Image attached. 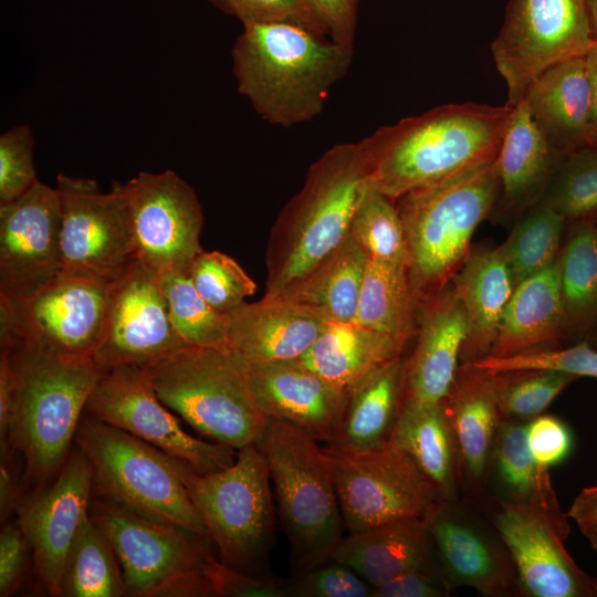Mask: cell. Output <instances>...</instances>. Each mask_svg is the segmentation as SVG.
Here are the masks:
<instances>
[{
  "instance_id": "22",
  "label": "cell",
  "mask_w": 597,
  "mask_h": 597,
  "mask_svg": "<svg viewBox=\"0 0 597 597\" xmlns=\"http://www.w3.org/2000/svg\"><path fill=\"white\" fill-rule=\"evenodd\" d=\"M417 342L405 360L402 404H439L448 392L468 334L464 308L451 284L419 305Z\"/></svg>"
},
{
  "instance_id": "24",
  "label": "cell",
  "mask_w": 597,
  "mask_h": 597,
  "mask_svg": "<svg viewBox=\"0 0 597 597\" xmlns=\"http://www.w3.org/2000/svg\"><path fill=\"white\" fill-rule=\"evenodd\" d=\"M451 504L442 503L425 519L447 576L484 596L506 595L517 580L511 556Z\"/></svg>"
},
{
  "instance_id": "16",
  "label": "cell",
  "mask_w": 597,
  "mask_h": 597,
  "mask_svg": "<svg viewBox=\"0 0 597 597\" xmlns=\"http://www.w3.org/2000/svg\"><path fill=\"white\" fill-rule=\"evenodd\" d=\"M134 238L135 259L163 273H187L202 251L203 214L192 189L174 170L140 171L122 184Z\"/></svg>"
},
{
  "instance_id": "46",
  "label": "cell",
  "mask_w": 597,
  "mask_h": 597,
  "mask_svg": "<svg viewBox=\"0 0 597 597\" xmlns=\"http://www.w3.org/2000/svg\"><path fill=\"white\" fill-rule=\"evenodd\" d=\"M286 597H373L374 587L345 564L328 559L283 580Z\"/></svg>"
},
{
  "instance_id": "54",
  "label": "cell",
  "mask_w": 597,
  "mask_h": 597,
  "mask_svg": "<svg viewBox=\"0 0 597 597\" xmlns=\"http://www.w3.org/2000/svg\"><path fill=\"white\" fill-rule=\"evenodd\" d=\"M15 379L8 353L0 352V440L1 451L7 448L11 413L14 402Z\"/></svg>"
},
{
  "instance_id": "38",
  "label": "cell",
  "mask_w": 597,
  "mask_h": 597,
  "mask_svg": "<svg viewBox=\"0 0 597 597\" xmlns=\"http://www.w3.org/2000/svg\"><path fill=\"white\" fill-rule=\"evenodd\" d=\"M491 453L512 502L536 504L549 511L562 512L548 469L541 467L531 453L526 425L501 421Z\"/></svg>"
},
{
  "instance_id": "3",
  "label": "cell",
  "mask_w": 597,
  "mask_h": 597,
  "mask_svg": "<svg viewBox=\"0 0 597 597\" xmlns=\"http://www.w3.org/2000/svg\"><path fill=\"white\" fill-rule=\"evenodd\" d=\"M15 391L7 448L20 451L25 479L36 489L52 482L66 462L88 398L103 371L92 358L65 357L19 342L1 341Z\"/></svg>"
},
{
  "instance_id": "59",
  "label": "cell",
  "mask_w": 597,
  "mask_h": 597,
  "mask_svg": "<svg viewBox=\"0 0 597 597\" xmlns=\"http://www.w3.org/2000/svg\"><path fill=\"white\" fill-rule=\"evenodd\" d=\"M580 531L589 542L591 548L597 553V526L586 527Z\"/></svg>"
},
{
  "instance_id": "45",
  "label": "cell",
  "mask_w": 597,
  "mask_h": 597,
  "mask_svg": "<svg viewBox=\"0 0 597 597\" xmlns=\"http://www.w3.org/2000/svg\"><path fill=\"white\" fill-rule=\"evenodd\" d=\"M492 373L522 368L566 371L578 377L597 378V349L587 341L566 348L545 349L509 357L484 356L474 362Z\"/></svg>"
},
{
  "instance_id": "34",
  "label": "cell",
  "mask_w": 597,
  "mask_h": 597,
  "mask_svg": "<svg viewBox=\"0 0 597 597\" xmlns=\"http://www.w3.org/2000/svg\"><path fill=\"white\" fill-rule=\"evenodd\" d=\"M567 224L558 255L564 336L588 338L597 327V218Z\"/></svg>"
},
{
  "instance_id": "21",
  "label": "cell",
  "mask_w": 597,
  "mask_h": 597,
  "mask_svg": "<svg viewBox=\"0 0 597 597\" xmlns=\"http://www.w3.org/2000/svg\"><path fill=\"white\" fill-rule=\"evenodd\" d=\"M251 396L261 412L329 443L338 429L347 389L326 380L298 359L247 363Z\"/></svg>"
},
{
  "instance_id": "5",
  "label": "cell",
  "mask_w": 597,
  "mask_h": 597,
  "mask_svg": "<svg viewBox=\"0 0 597 597\" xmlns=\"http://www.w3.org/2000/svg\"><path fill=\"white\" fill-rule=\"evenodd\" d=\"M499 193L496 168L491 161L395 200L409 250V279L419 304L451 283Z\"/></svg>"
},
{
  "instance_id": "57",
  "label": "cell",
  "mask_w": 597,
  "mask_h": 597,
  "mask_svg": "<svg viewBox=\"0 0 597 597\" xmlns=\"http://www.w3.org/2000/svg\"><path fill=\"white\" fill-rule=\"evenodd\" d=\"M590 87L587 146L597 148V41L585 54Z\"/></svg>"
},
{
  "instance_id": "43",
  "label": "cell",
  "mask_w": 597,
  "mask_h": 597,
  "mask_svg": "<svg viewBox=\"0 0 597 597\" xmlns=\"http://www.w3.org/2000/svg\"><path fill=\"white\" fill-rule=\"evenodd\" d=\"M540 202L567 222L597 218V148L563 154Z\"/></svg>"
},
{
  "instance_id": "25",
  "label": "cell",
  "mask_w": 597,
  "mask_h": 597,
  "mask_svg": "<svg viewBox=\"0 0 597 597\" xmlns=\"http://www.w3.org/2000/svg\"><path fill=\"white\" fill-rule=\"evenodd\" d=\"M468 320L460 364L490 354L505 308L516 287L499 247L471 248L450 283Z\"/></svg>"
},
{
  "instance_id": "6",
  "label": "cell",
  "mask_w": 597,
  "mask_h": 597,
  "mask_svg": "<svg viewBox=\"0 0 597 597\" xmlns=\"http://www.w3.org/2000/svg\"><path fill=\"white\" fill-rule=\"evenodd\" d=\"M255 444L269 468L291 568L327 562L345 528L328 452L301 429L272 418Z\"/></svg>"
},
{
  "instance_id": "8",
  "label": "cell",
  "mask_w": 597,
  "mask_h": 597,
  "mask_svg": "<svg viewBox=\"0 0 597 597\" xmlns=\"http://www.w3.org/2000/svg\"><path fill=\"white\" fill-rule=\"evenodd\" d=\"M74 442L91 464L94 496L210 537L184 482L182 462L91 416L82 417Z\"/></svg>"
},
{
  "instance_id": "19",
  "label": "cell",
  "mask_w": 597,
  "mask_h": 597,
  "mask_svg": "<svg viewBox=\"0 0 597 597\" xmlns=\"http://www.w3.org/2000/svg\"><path fill=\"white\" fill-rule=\"evenodd\" d=\"M61 198L39 181L0 203V297L33 295L61 271Z\"/></svg>"
},
{
  "instance_id": "14",
  "label": "cell",
  "mask_w": 597,
  "mask_h": 597,
  "mask_svg": "<svg viewBox=\"0 0 597 597\" xmlns=\"http://www.w3.org/2000/svg\"><path fill=\"white\" fill-rule=\"evenodd\" d=\"M85 411L163 451L200 474L230 467L233 447L188 433L156 395L144 368L117 366L104 371Z\"/></svg>"
},
{
  "instance_id": "18",
  "label": "cell",
  "mask_w": 597,
  "mask_h": 597,
  "mask_svg": "<svg viewBox=\"0 0 597 597\" xmlns=\"http://www.w3.org/2000/svg\"><path fill=\"white\" fill-rule=\"evenodd\" d=\"M567 519V513L536 504L509 501L499 506L494 524L526 596L597 597V577L584 572L564 546Z\"/></svg>"
},
{
  "instance_id": "47",
  "label": "cell",
  "mask_w": 597,
  "mask_h": 597,
  "mask_svg": "<svg viewBox=\"0 0 597 597\" xmlns=\"http://www.w3.org/2000/svg\"><path fill=\"white\" fill-rule=\"evenodd\" d=\"M33 149V132L27 124L13 126L0 136V203L21 197L40 181Z\"/></svg>"
},
{
  "instance_id": "37",
  "label": "cell",
  "mask_w": 597,
  "mask_h": 597,
  "mask_svg": "<svg viewBox=\"0 0 597 597\" xmlns=\"http://www.w3.org/2000/svg\"><path fill=\"white\" fill-rule=\"evenodd\" d=\"M126 595L123 573L111 542L92 519H83L66 555L61 578L64 597Z\"/></svg>"
},
{
  "instance_id": "52",
  "label": "cell",
  "mask_w": 597,
  "mask_h": 597,
  "mask_svg": "<svg viewBox=\"0 0 597 597\" xmlns=\"http://www.w3.org/2000/svg\"><path fill=\"white\" fill-rule=\"evenodd\" d=\"M325 34L354 51L359 0H305Z\"/></svg>"
},
{
  "instance_id": "20",
  "label": "cell",
  "mask_w": 597,
  "mask_h": 597,
  "mask_svg": "<svg viewBox=\"0 0 597 597\" xmlns=\"http://www.w3.org/2000/svg\"><path fill=\"white\" fill-rule=\"evenodd\" d=\"M93 496L91 464L76 447L55 479L21 500L17 523L31 548L33 569L52 596L61 594L67 552Z\"/></svg>"
},
{
  "instance_id": "40",
  "label": "cell",
  "mask_w": 597,
  "mask_h": 597,
  "mask_svg": "<svg viewBox=\"0 0 597 597\" xmlns=\"http://www.w3.org/2000/svg\"><path fill=\"white\" fill-rule=\"evenodd\" d=\"M169 316L179 337L188 346L227 349L230 315L212 307L193 286L190 274H158Z\"/></svg>"
},
{
  "instance_id": "56",
  "label": "cell",
  "mask_w": 597,
  "mask_h": 597,
  "mask_svg": "<svg viewBox=\"0 0 597 597\" xmlns=\"http://www.w3.org/2000/svg\"><path fill=\"white\" fill-rule=\"evenodd\" d=\"M20 486L13 472L7 467V462L1 460L0 464V517L4 523L8 517L15 512L22 495Z\"/></svg>"
},
{
  "instance_id": "13",
  "label": "cell",
  "mask_w": 597,
  "mask_h": 597,
  "mask_svg": "<svg viewBox=\"0 0 597 597\" xmlns=\"http://www.w3.org/2000/svg\"><path fill=\"white\" fill-rule=\"evenodd\" d=\"M112 281L61 271L27 298L0 297V342L19 341L65 357L92 358Z\"/></svg>"
},
{
  "instance_id": "26",
  "label": "cell",
  "mask_w": 597,
  "mask_h": 597,
  "mask_svg": "<svg viewBox=\"0 0 597 597\" xmlns=\"http://www.w3.org/2000/svg\"><path fill=\"white\" fill-rule=\"evenodd\" d=\"M549 144L561 154L587 146L590 87L585 55L541 73L522 100Z\"/></svg>"
},
{
  "instance_id": "53",
  "label": "cell",
  "mask_w": 597,
  "mask_h": 597,
  "mask_svg": "<svg viewBox=\"0 0 597 597\" xmlns=\"http://www.w3.org/2000/svg\"><path fill=\"white\" fill-rule=\"evenodd\" d=\"M447 593V585L431 569H419L375 587L373 597H443Z\"/></svg>"
},
{
  "instance_id": "39",
  "label": "cell",
  "mask_w": 597,
  "mask_h": 597,
  "mask_svg": "<svg viewBox=\"0 0 597 597\" xmlns=\"http://www.w3.org/2000/svg\"><path fill=\"white\" fill-rule=\"evenodd\" d=\"M566 224L562 214L541 202L524 211L499 245L516 286L556 262Z\"/></svg>"
},
{
  "instance_id": "35",
  "label": "cell",
  "mask_w": 597,
  "mask_h": 597,
  "mask_svg": "<svg viewBox=\"0 0 597 597\" xmlns=\"http://www.w3.org/2000/svg\"><path fill=\"white\" fill-rule=\"evenodd\" d=\"M390 439L413 460L447 501L454 500L460 458L440 402L401 405Z\"/></svg>"
},
{
  "instance_id": "1",
  "label": "cell",
  "mask_w": 597,
  "mask_h": 597,
  "mask_svg": "<svg viewBox=\"0 0 597 597\" xmlns=\"http://www.w3.org/2000/svg\"><path fill=\"white\" fill-rule=\"evenodd\" d=\"M513 107L446 104L377 128L362 139L373 184L396 200L411 190L494 161Z\"/></svg>"
},
{
  "instance_id": "58",
  "label": "cell",
  "mask_w": 597,
  "mask_h": 597,
  "mask_svg": "<svg viewBox=\"0 0 597 597\" xmlns=\"http://www.w3.org/2000/svg\"><path fill=\"white\" fill-rule=\"evenodd\" d=\"M587 2H588L593 33H594L595 40L597 41V0H587Z\"/></svg>"
},
{
  "instance_id": "51",
  "label": "cell",
  "mask_w": 597,
  "mask_h": 597,
  "mask_svg": "<svg viewBox=\"0 0 597 597\" xmlns=\"http://www.w3.org/2000/svg\"><path fill=\"white\" fill-rule=\"evenodd\" d=\"M31 548L18 523H7L0 533V596L13 595L29 568Z\"/></svg>"
},
{
  "instance_id": "41",
  "label": "cell",
  "mask_w": 597,
  "mask_h": 597,
  "mask_svg": "<svg viewBox=\"0 0 597 597\" xmlns=\"http://www.w3.org/2000/svg\"><path fill=\"white\" fill-rule=\"evenodd\" d=\"M349 234L368 258L409 266V250L395 200L373 181L354 212Z\"/></svg>"
},
{
  "instance_id": "10",
  "label": "cell",
  "mask_w": 597,
  "mask_h": 597,
  "mask_svg": "<svg viewBox=\"0 0 597 597\" xmlns=\"http://www.w3.org/2000/svg\"><path fill=\"white\" fill-rule=\"evenodd\" d=\"M189 495L200 512L219 559L256 576H272L268 561L275 534V506L266 461L255 443L235 461L200 474L181 464Z\"/></svg>"
},
{
  "instance_id": "60",
  "label": "cell",
  "mask_w": 597,
  "mask_h": 597,
  "mask_svg": "<svg viewBox=\"0 0 597 597\" xmlns=\"http://www.w3.org/2000/svg\"><path fill=\"white\" fill-rule=\"evenodd\" d=\"M594 348L597 349V327L594 329V332L589 335V337L586 339Z\"/></svg>"
},
{
  "instance_id": "48",
  "label": "cell",
  "mask_w": 597,
  "mask_h": 597,
  "mask_svg": "<svg viewBox=\"0 0 597 597\" xmlns=\"http://www.w3.org/2000/svg\"><path fill=\"white\" fill-rule=\"evenodd\" d=\"M242 25L293 22L325 34L305 0H208ZM326 35V34H325ZM327 36V35H326Z\"/></svg>"
},
{
  "instance_id": "32",
  "label": "cell",
  "mask_w": 597,
  "mask_h": 597,
  "mask_svg": "<svg viewBox=\"0 0 597 597\" xmlns=\"http://www.w3.org/2000/svg\"><path fill=\"white\" fill-rule=\"evenodd\" d=\"M406 344L354 322L331 323L298 360L347 389L371 370L401 357Z\"/></svg>"
},
{
  "instance_id": "9",
  "label": "cell",
  "mask_w": 597,
  "mask_h": 597,
  "mask_svg": "<svg viewBox=\"0 0 597 597\" xmlns=\"http://www.w3.org/2000/svg\"><path fill=\"white\" fill-rule=\"evenodd\" d=\"M90 514L113 546L126 595L216 597L210 570L218 557L210 537L97 496Z\"/></svg>"
},
{
  "instance_id": "11",
  "label": "cell",
  "mask_w": 597,
  "mask_h": 597,
  "mask_svg": "<svg viewBox=\"0 0 597 597\" xmlns=\"http://www.w3.org/2000/svg\"><path fill=\"white\" fill-rule=\"evenodd\" d=\"M595 42L587 0H510L491 44L507 88L505 104L517 105L541 73L585 55Z\"/></svg>"
},
{
  "instance_id": "33",
  "label": "cell",
  "mask_w": 597,
  "mask_h": 597,
  "mask_svg": "<svg viewBox=\"0 0 597 597\" xmlns=\"http://www.w3.org/2000/svg\"><path fill=\"white\" fill-rule=\"evenodd\" d=\"M368 256L348 233L323 262L277 296L323 313L333 323L354 321Z\"/></svg>"
},
{
  "instance_id": "7",
  "label": "cell",
  "mask_w": 597,
  "mask_h": 597,
  "mask_svg": "<svg viewBox=\"0 0 597 597\" xmlns=\"http://www.w3.org/2000/svg\"><path fill=\"white\" fill-rule=\"evenodd\" d=\"M158 398L198 432L239 450L269 418L255 405L247 362L232 348L186 346L144 368Z\"/></svg>"
},
{
  "instance_id": "28",
  "label": "cell",
  "mask_w": 597,
  "mask_h": 597,
  "mask_svg": "<svg viewBox=\"0 0 597 597\" xmlns=\"http://www.w3.org/2000/svg\"><path fill=\"white\" fill-rule=\"evenodd\" d=\"M432 545L425 519H405L349 533L331 559L347 565L375 588L405 573L431 569Z\"/></svg>"
},
{
  "instance_id": "49",
  "label": "cell",
  "mask_w": 597,
  "mask_h": 597,
  "mask_svg": "<svg viewBox=\"0 0 597 597\" xmlns=\"http://www.w3.org/2000/svg\"><path fill=\"white\" fill-rule=\"evenodd\" d=\"M526 440L535 461L543 468L563 462L570 453L572 433L564 421L540 415L526 425Z\"/></svg>"
},
{
  "instance_id": "29",
  "label": "cell",
  "mask_w": 597,
  "mask_h": 597,
  "mask_svg": "<svg viewBox=\"0 0 597 597\" xmlns=\"http://www.w3.org/2000/svg\"><path fill=\"white\" fill-rule=\"evenodd\" d=\"M562 155L545 138L521 101L513 107L494 160L500 185L496 203L510 212H524L537 205Z\"/></svg>"
},
{
  "instance_id": "44",
  "label": "cell",
  "mask_w": 597,
  "mask_h": 597,
  "mask_svg": "<svg viewBox=\"0 0 597 597\" xmlns=\"http://www.w3.org/2000/svg\"><path fill=\"white\" fill-rule=\"evenodd\" d=\"M190 280L197 292L223 313L232 311L256 289L238 262L220 251L202 250L192 262Z\"/></svg>"
},
{
  "instance_id": "31",
  "label": "cell",
  "mask_w": 597,
  "mask_h": 597,
  "mask_svg": "<svg viewBox=\"0 0 597 597\" xmlns=\"http://www.w3.org/2000/svg\"><path fill=\"white\" fill-rule=\"evenodd\" d=\"M455 439L460 462L474 480L483 476L501 420L493 373L461 363L440 401Z\"/></svg>"
},
{
  "instance_id": "27",
  "label": "cell",
  "mask_w": 597,
  "mask_h": 597,
  "mask_svg": "<svg viewBox=\"0 0 597 597\" xmlns=\"http://www.w3.org/2000/svg\"><path fill=\"white\" fill-rule=\"evenodd\" d=\"M404 379L405 360L398 357L348 387L338 429L325 449L355 454L386 444L400 412Z\"/></svg>"
},
{
  "instance_id": "42",
  "label": "cell",
  "mask_w": 597,
  "mask_h": 597,
  "mask_svg": "<svg viewBox=\"0 0 597 597\" xmlns=\"http://www.w3.org/2000/svg\"><path fill=\"white\" fill-rule=\"evenodd\" d=\"M579 377L566 371L522 368L493 373V386L502 421H524L542 412Z\"/></svg>"
},
{
  "instance_id": "15",
  "label": "cell",
  "mask_w": 597,
  "mask_h": 597,
  "mask_svg": "<svg viewBox=\"0 0 597 597\" xmlns=\"http://www.w3.org/2000/svg\"><path fill=\"white\" fill-rule=\"evenodd\" d=\"M61 198L62 271L114 280L135 260L121 182L103 192L92 178L56 176Z\"/></svg>"
},
{
  "instance_id": "30",
  "label": "cell",
  "mask_w": 597,
  "mask_h": 597,
  "mask_svg": "<svg viewBox=\"0 0 597 597\" xmlns=\"http://www.w3.org/2000/svg\"><path fill=\"white\" fill-rule=\"evenodd\" d=\"M563 336L564 312L557 259L515 287L489 356L509 357L556 349Z\"/></svg>"
},
{
  "instance_id": "12",
  "label": "cell",
  "mask_w": 597,
  "mask_h": 597,
  "mask_svg": "<svg viewBox=\"0 0 597 597\" xmlns=\"http://www.w3.org/2000/svg\"><path fill=\"white\" fill-rule=\"evenodd\" d=\"M328 454L349 533L405 519H426L449 502L391 439L362 453Z\"/></svg>"
},
{
  "instance_id": "50",
  "label": "cell",
  "mask_w": 597,
  "mask_h": 597,
  "mask_svg": "<svg viewBox=\"0 0 597 597\" xmlns=\"http://www.w3.org/2000/svg\"><path fill=\"white\" fill-rule=\"evenodd\" d=\"M210 574L216 597H286L283 580L244 573L223 564L219 557Z\"/></svg>"
},
{
  "instance_id": "17",
  "label": "cell",
  "mask_w": 597,
  "mask_h": 597,
  "mask_svg": "<svg viewBox=\"0 0 597 597\" xmlns=\"http://www.w3.org/2000/svg\"><path fill=\"white\" fill-rule=\"evenodd\" d=\"M186 346L171 323L158 274L135 259L109 285L92 360L103 373L117 366L145 368Z\"/></svg>"
},
{
  "instance_id": "55",
  "label": "cell",
  "mask_w": 597,
  "mask_h": 597,
  "mask_svg": "<svg viewBox=\"0 0 597 597\" xmlns=\"http://www.w3.org/2000/svg\"><path fill=\"white\" fill-rule=\"evenodd\" d=\"M580 530L597 526V484L583 488L567 512Z\"/></svg>"
},
{
  "instance_id": "36",
  "label": "cell",
  "mask_w": 597,
  "mask_h": 597,
  "mask_svg": "<svg viewBox=\"0 0 597 597\" xmlns=\"http://www.w3.org/2000/svg\"><path fill=\"white\" fill-rule=\"evenodd\" d=\"M419 305L407 265L368 258L354 323L407 343Z\"/></svg>"
},
{
  "instance_id": "23",
  "label": "cell",
  "mask_w": 597,
  "mask_h": 597,
  "mask_svg": "<svg viewBox=\"0 0 597 597\" xmlns=\"http://www.w3.org/2000/svg\"><path fill=\"white\" fill-rule=\"evenodd\" d=\"M229 315L230 348L249 364L300 359L333 323L316 310L265 295Z\"/></svg>"
},
{
  "instance_id": "4",
  "label": "cell",
  "mask_w": 597,
  "mask_h": 597,
  "mask_svg": "<svg viewBox=\"0 0 597 597\" xmlns=\"http://www.w3.org/2000/svg\"><path fill=\"white\" fill-rule=\"evenodd\" d=\"M370 182L371 165L362 140L336 144L311 165L303 187L272 227L265 296L280 295L344 242Z\"/></svg>"
},
{
  "instance_id": "2",
  "label": "cell",
  "mask_w": 597,
  "mask_h": 597,
  "mask_svg": "<svg viewBox=\"0 0 597 597\" xmlns=\"http://www.w3.org/2000/svg\"><path fill=\"white\" fill-rule=\"evenodd\" d=\"M231 59L238 92L270 124L287 128L323 112L353 51L304 25L271 22L244 25Z\"/></svg>"
}]
</instances>
